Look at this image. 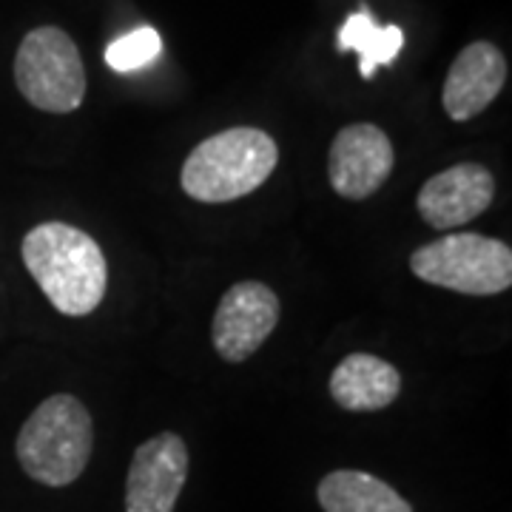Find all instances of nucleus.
Segmentation results:
<instances>
[{
  "label": "nucleus",
  "instance_id": "1",
  "mask_svg": "<svg viewBox=\"0 0 512 512\" xmlns=\"http://www.w3.org/2000/svg\"><path fill=\"white\" fill-rule=\"evenodd\" d=\"M23 265L63 316H89L109 288V265L86 231L66 222L35 225L20 245Z\"/></svg>",
  "mask_w": 512,
  "mask_h": 512
},
{
  "label": "nucleus",
  "instance_id": "2",
  "mask_svg": "<svg viewBox=\"0 0 512 512\" xmlns=\"http://www.w3.org/2000/svg\"><path fill=\"white\" fill-rule=\"evenodd\" d=\"M279 148L262 128L220 131L188 154L180 183L197 202H234L248 197L274 174Z\"/></svg>",
  "mask_w": 512,
  "mask_h": 512
},
{
  "label": "nucleus",
  "instance_id": "3",
  "mask_svg": "<svg viewBox=\"0 0 512 512\" xmlns=\"http://www.w3.org/2000/svg\"><path fill=\"white\" fill-rule=\"evenodd\" d=\"M92 447L94 427L86 404L69 393H57L37 404L20 427L15 453L23 473L37 484L66 487L89 467Z\"/></svg>",
  "mask_w": 512,
  "mask_h": 512
},
{
  "label": "nucleus",
  "instance_id": "4",
  "mask_svg": "<svg viewBox=\"0 0 512 512\" xmlns=\"http://www.w3.org/2000/svg\"><path fill=\"white\" fill-rule=\"evenodd\" d=\"M410 271L436 288L495 296L512 285V251L501 239L461 231L419 248L410 256Z\"/></svg>",
  "mask_w": 512,
  "mask_h": 512
},
{
  "label": "nucleus",
  "instance_id": "5",
  "mask_svg": "<svg viewBox=\"0 0 512 512\" xmlns=\"http://www.w3.org/2000/svg\"><path fill=\"white\" fill-rule=\"evenodd\" d=\"M15 83L40 111L69 114L86 97V69L74 40L57 26H40L23 37L15 55Z\"/></svg>",
  "mask_w": 512,
  "mask_h": 512
},
{
  "label": "nucleus",
  "instance_id": "6",
  "mask_svg": "<svg viewBox=\"0 0 512 512\" xmlns=\"http://www.w3.org/2000/svg\"><path fill=\"white\" fill-rule=\"evenodd\" d=\"M279 322V296L262 282H239L222 293L211 339L225 362L251 359Z\"/></svg>",
  "mask_w": 512,
  "mask_h": 512
},
{
  "label": "nucleus",
  "instance_id": "7",
  "mask_svg": "<svg viewBox=\"0 0 512 512\" xmlns=\"http://www.w3.org/2000/svg\"><path fill=\"white\" fill-rule=\"evenodd\" d=\"M393 143L373 123L342 128L328 154V177L333 191L345 200L373 197L393 171Z\"/></svg>",
  "mask_w": 512,
  "mask_h": 512
},
{
  "label": "nucleus",
  "instance_id": "8",
  "mask_svg": "<svg viewBox=\"0 0 512 512\" xmlns=\"http://www.w3.org/2000/svg\"><path fill=\"white\" fill-rule=\"evenodd\" d=\"M188 478V447L160 433L134 450L126 478V512H174Z\"/></svg>",
  "mask_w": 512,
  "mask_h": 512
},
{
  "label": "nucleus",
  "instance_id": "9",
  "mask_svg": "<svg viewBox=\"0 0 512 512\" xmlns=\"http://www.w3.org/2000/svg\"><path fill=\"white\" fill-rule=\"evenodd\" d=\"M493 197L495 180L484 165L458 163L421 185L416 205L427 225L436 231H450L484 214Z\"/></svg>",
  "mask_w": 512,
  "mask_h": 512
},
{
  "label": "nucleus",
  "instance_id": "10",
  "mask_svg": "<svg viewBox=\"0 0 512 512\" xmlns=\"http://www.w3.org/2000/svg\"><path fill=\"white\" fill-rule=\"evenodd\" d=\"M504 83H507V60L501 49L487 40L470 43L453 60L444 80L441 103L447 117L456 123L473 120L501 94Z\"/></svg>",
  "mask_w": 512,
  "mask_h": 512
},
{
  "label": "nucleus",
  "instance_id": "11",
  "mask_svg": "<svg viewBox=\"0 0 512 512\" xmlns=\"http://www.w3.org/2000/svg\"><path fill=\"white\" fill-rule=\"evenodd\" d=\"M402 376L399 370L370 353H350L330 376V396L342 410L373 413L399 399Z\"/></svg>",
  "mask_w": 512,
  "mask_h": 512
},
{
  "label": "nucleus",
  "instance_id": "12",
  "mask_svg": "<svg viewBox=\"0 0 512 512\" xmlns=\"http://www.w3.org/2000/svg\"><path fill=\"white\" fill-rule=\"evenodd\" d=\"M325 512H413L410 501L382 478L362 470H333L316 487Z\"/></svg>",
  "mask_w": 512,
  "mask_h": 512
},
{
  "label": "nucleus",
  "instance_id": "13",
  "mask_svg": "<svg viewBox=\"0 0 512 512\" xmlns=\"http://www.w3.org/2000/svg\"><path fill=\"white\" fill-rule=\"evenodd\" d=\"M339 52L359 55V74L373 77L379 66H390L404 46V32L399 26H379L367 9L353 12L336 37Z\"/></svg>",
  "mask_w": 512,
  "mask_h": 512
},
{
  "label": "nucleus",
  "instance_id": "14",
  "mask_svg": "<svg viewBox=\"0 0 512 512\" xmlns=\"http://www.w3.org/2000/svg\"><path fill=\"white\" fill-rule=\"evenodd\" d=\"M163 52V37L151 26H140L128 35L117 37L106 49V63L114 72H137L154 63Z\"/></svg>",
  "mask_w": 512,
  "mask_h": 512
}]
</instances>
